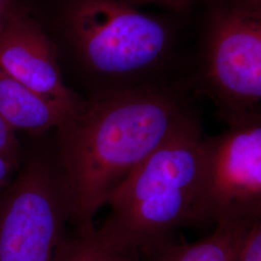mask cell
Segmentation results:
<instances>
[{"mask_svg":"<svg viewBox=\"0 0 261 261\" xmlns=\"http://www.w3.org/2000/svg\"><path fill=\"white\" fill-rule=\"evenodd\" d=\"M186 83L153 84L89 100L57 130V166L69 220L95 228L94 216L191 113Z\"/></svg>","mask_w":261,"mask_h":261,"instance_id":"obj_1","label":"cell"},{"mask_svg":"<svg viewBox=\"0 0 261 261\" xmlns=\"http://www.w3.org/2000/svg\"><path fill=\"white\" fill-rule=\"evenodd\" d=\"M204 140L195 111L108 200L110 213L96 228L105 242L140 253L171 241L181 225L193 224L204 171Z\"/></svg>","mask_w":261,"mask_h":261,"instance_id":"obj_2","label":"cell"},{"mask_svg":"<svg viewBox=\"0 0 261 261\" xmlns=\"http://www.w3.org/2000/svg\"><path fill=\"white\" fill-rule=\"evenodd\" d=\"M59 28L93 82L90 100L145 85L176 84L160 75L172 49L170 25L126 0H67Z\"/></svg>","mask_w":261,"mask_h":261,"instance_id":"obj_3","label":"cell"},{"mask_svg":"<svg viewBox=\"0 0 261 261\" xmlns=\"http://www.w3.org/2000/svg\"><path fill=\"white\" fill-rule=\"evenodd\" d=\"M199 64L189 85L208 96L226 125L260 112L261 10L239 0H205Z\"/></svg>","mask_w":261,"mask_h":261,"instance_id":"obj_4","label":"cell"},{"mask_svg":"<svg viewBox=\"0 0 261 261\" xmlns=\"http://www.w3.org/2000/svg\"><path fill=\"white\" fill-rule=\"evenodd\" d=\"M68 220L57 162L29 160L0 200V261H56Z\"/></svg>","mask_w":261,"mask_h":261,"instance_id":"obj_5","label":"cell"},{"mask_svg":"<svg viewBox=\"0 0 261 261\" xmlns=\"http://www.w3.org/2000/svg\"><path fill=\"white\" fill-rule=\"evenodd\" d=\"M204 171L193 224L261 219V115L204 140Z\"/></svg>","mask_w":261,"mask_h":261,"instance_id":"obj_6","label":"cell"},{"mask_svg":"<svg viewBox=\"0 0 261 261\" xmlns=\"http://www.w3.org/2000/svg\"><path fill=\"white\" fill-rule=\"evenodd\" d=\"M0 70L53 101L80 111L87 103L67 87L55 42L37 19L24 9L0 30Z\"/></svg>","mask_w":261,"mask_h":261,"instance_id":"obj_7","label":"cell"},{"mask_svg":"<svg viewBox=\"0 0 261 261\" xmlns=\"http://www.w3.org/2000/svg\"><path fill=\"white\" fill-rule=\"evenodd\" d=\"M81 112L36 93L0 70V118L11 130L40 135Z\"/></svg>","mask_w":261,"mask_h":261,"instance_id":"obj_8","label":"cell"},{"mask_svg":"<svg viewBox=\"0 0 261 261\" xmlns=\"http://www.w3.org/2000/svg\"><path fill=\"white\" fill-rule=\"evenodd\" d=\"M255 221L219 222L212 233L197 242L178 245L169 241L140 254L149 261H236Z\"/></svg>","mask_w":261,"mask_h":261,"instance_id":"obj_9","label":"cell"},{"mask_svg":"<svg viewBox=\"0 0 261 261\" xmlns=\"http://www.w3.org/2000/svg\"><path fill=\"white\" fill-rule=\"evenodd\" d=\"M138 252H124L112 248L93 229H76L67 236L56 261H135Z\"/></svg>","mask_w":261,"mask_h":261,"instance_id":"obj_10","label":"cell"},{"mask_svg":"<svg viewBox=\"0 0 261 261\" xmlns=\"http://www.w3.org/2000/svg\"><path fill=\"white\" fill-rule=\"evenodd\" d=\"M236 261H261V219L252 224Z\"/></svg>","mask_w":261,"mask_h":261,"instance_id":"obj_11","label":"cell"},{"mask_svg":"<svg viewBox=\"0 0 261 261\" xmlns=\"http://www.w3.org/2000/svg\"><path fill=\"white\" fill-rule=\"evenodd\" d=\"M0 153L19 163L20 148L16 134L0 118Z\"/></svg>","mask_w":261,"mask_h":261,"instance_id":"obj_12","label":"cell"},{"mask_svg":"<svg viewBox=\"0 0 261 261\" xmlns=\"http://www.w3.org/2000/svg\"><path fill=\"white\" fill-rule=\"evenodd\" d=\"M18 166V162L0 153V194L6 187L9 186L10 179Z\"/></svg>","mask_w":261,"mask_h":261,"instance_id":"obj_13","label":"cell"},{"mask_svg":"<svg viewBox=\"0 0 261 261\" xmlns=\"http://www.w3.org/2000/svg\"><path fill=\"white\" fill-rule=\"evenodd\" d=\"M130 4H141V3H156L159 5L168 7L175 12H186L192 7L196 0H126Z\"/></svg>","mask_w":261,"mask_h":261,"instance_id":"obj_14","label":"cell"},{"mask_svg":"<svg viewBox=\"0 0 261 261\" xmlns=\"http://www.w3.org/2000/svg\"><path fill=\"white\" fill-rule=\"evenodd\" d=\"M22 9L23 6L20 5L19 0H0V30Z\"/></svg>","mask_w":261,"mask_h":261,"instance_id":"obj_15","label":"cell"},{"mask_svg":"<svg viewBox=\"0 0 261 261\" xmlns=\"http://www.w3.org/2000/svg\"><path fill=\"white\" fill-rule=\"evenodd\" d=\"M253 9L261 10V0H239Z\"/></svg>","mask_w":261,"mask_h":261,"instance_id":"obj_16","label":"cell"},{"mask_svg":"<svg viewBox=\"0 0 261 261\" xmlns=\"http://www.w3.org/2000/svg\"><path fill=\"white\" fill-rule=\"evenodd\" d=\"M135 261H139V254H138V256H137V258H136V260Z\"/></svg>","mask_w":261,"mask_h":261,"instance_id":"obj_17","label":"cell"}]
</instances>
